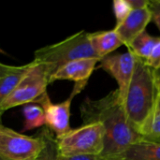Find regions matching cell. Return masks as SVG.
I'll use <instances>...</instances> for the list:
<instances>
[{
    "mask_svg": "<svg viewBox=\"0 0 160 160\" xmlns=\"http://www.w3.org/2000/svg\"><path fill=\"white\" fill-rule=\"evenodd\" d=\"M2 114H3V113L0 112V129H1L2 128H4V126H3V124H2Z\"/></svg>",
    "mask_w": 160,
    "mask_h": 160,
    "instance_id": "cb8c5ba5",
    "label": "cell"
},
{
    "mask_svg": "<svg viewBox=\"0 0 160 160\" xmlns=\"http://www.w3.org/2000/svg\"><path fill=\"white\" fill-rule=\"evenodd\" d=\"M136 56L128 51L125 53L108 55L100 60V68L108 72L118 83L120 98L124 101L128 85L133 76Z\"/></svg>",
    "mask_w": 160,
    "mask_h": 160,
    "instance_id": "ba28073f",
    "label": "cell"
},
{
    "mask_svg": "<svg viewBox=\"0 0 160 160\" xmlns=\"http://www.w3.org/2000/svg\"><path fill=\"white\" fill-rule=\"evenodd\" d=\"M85 85L86 83H75L70 96L60 103L52 102L47 92L35 102L42 107L45 113L46 128L54 134L56 139L64 136L71 129L69 125L71 103L75 96H77Z\"/></svg>",
    "mask_w": 160,
    "mask_h": 160,
    "instance_id": "52a82bcc",
    "label": "cell"
},
{
    "mask_svg": "<svg viewBox=\"0 0 160 160\" xmlns=\"http://www.w3.org/2000/svg\"><path fill=\"white\" fill-rule=\"evenodd\" d=\"M113 160H160V142L141 140Z\"/></svg>",
    "mask_w": 160,
    "mask_h": 160,
    "instance_id": "8fae6325",
    "label": "cell"
},
{
    "mask_svg": "<svg viewBox=\"0 0 160 160\" xmlns=\"http://www.w3.org/2000/svg\"><path fill=\"white\" fill-rule=\"evenodd\" d=\"M142 137L144 141L160 142V93L153 114Z\"/></svg>",
    "mask_w": 160,
    "mask_h": 160,
    "instance_id": "e0dca14e",
    "label": "cell"
},
{
    "mask_svg": "<svg viewBox=\"0 0 160 160\" xmlns=\"http://www.w3.org/2000/svg\"><path fill=\"white\" fill-rule=\"evenodd\" d=\"M160 93L157 71L136 57L132 79L124 98V109L131 127L142 136Z\"/></svg>",
    "mask_w": 160,
    "mask_h": 160,
    "instance_id": "7a4b0ae2",
    "label": "cell"
},
{
    "mask_svg": "<svg viewBox=\"0 0 160 160\" xmlns=\"http://www.w3.org/2000/svg\"><path fill=\"white\" fill-rule=\"evenodd\" d=\"M148 8L152 14V20L160 31V0H148Z\"/></svg>",
    "mask_w": 160,
    "mask_h": 160,
    "instance_id": "ffe728a7",
    "label": "cell"
},
{
    "mask_svg": "<svg viewBox=\"0 0 160 160\" xmlns=\"http://www.w3.org/2000/svg\"><path fill=\"white\" fill-rule=\"evenodd\" d=\"M22 113L24 117L22 131H29L46 126L45 113L41 106L37 103H30L23 106Z\"/></svg>",
    "mask_w": 160,
    "mask_h": 160,
    "instance_id": "9a60e30c",
    "label": "cell"
},
{
    "mask_svg": "<svg viewBox=\"0 0 160 160\" xmlns=\"http://www.w3.org/2000/svg\"><path fill=\"white\" fill-rule=\"evenodd\" d=\"M89 39L94 52L100 59L110 55L111 52L124 45L114 29L90 33Z\"/></svg>",
    "mask_w": 160,
    "mask_h": 160,
    "instance_id": "7c38bea8",
    "label": "cell"
},
{
    "mask_svg": "<svg viewBox=\"0 0 160 160\" xmlns=\"http://www.w3.org/2000/svg\"><path fill=\"white\" fill-rule=\"evenodd\" d=\"M112 8L116 18V25L122 23L132 11L128 0H114L112 3Z\"/></svg>",
    "mask_w": 160,
    "mask_h": 160,
    "instance_id": "ac0fdd59",
    "label": "cell"
},
{
    "mask_svg": "<svg viewBox=\"0 0 160 160\" xmlns=\"http://www.w3.org/2000/svg\"><path fill=\"white\" fill-rule=\"evenodd\" d=\"M50 83L51 73L48 68L44 64L33 60L29 70L2 103L0 112H4L18 106L35 103L47 92Z\"/></svg>",
    "mask_w": 160,
    "mask_h": 160,
    "instance_id": "5b68a950",
    "label": "cell"
},
{
    "mask_svg": "<svg viewBox=\"0 0 160 160\" xmlns=\"http://www.w3.org/2000/svg\"><path fill=\"white\" fill-rule=\"evenodd\" d=\"M16 67L17 66H9V65L0 63V79L5 77L7 74L10 73L11 71H13L16 68Z\"/></svg>",
    "mask_w": 160,
    "mask_h": 160,
    "instance_id": "7402d4cb",
    "label": "cell"
},
{
    "mask_svg": "<svg viewBox=\"0 0 160 160\" xmlns=\"http://www.w3.org/2000/svg\"><path fill=\"white\" fill-rule=\"evenodd\" d=\"M151 21L152 14L148 6L142 8L132 9L126 20L114 27V30L118 34L123 44L128 48L131 42L145 31L146 26Z\"/></svg>",
    "mask_w": 160,
    "mask_h": 160,
    "instance_id": "9c48e42d",
    "label": "cell"
},
{
    "mask_svg": "<svg viewBox=\"0 0 160 160\" xmlns=\"http://www.w3.org/2000/svg\"><path fill=\"white\" fill-rule=\"evenodd\" d=\"M98 62H100V59L98 58H83L71 61L55 71L51 78V83L61 80L73 81L75 83H87Z\"/></svg>",
    "mask_w": 160,
    "mask_h": 160,
    "instance_id": "30bf717a",
    "label": "cell"
},
{
    "mask_svg": "<svg viewBox=\"0 0 160 160\" xmlns=\"http://www.w3.org/2000/svg\"><path fill=\"white\" fill-rule=\"evenodd\" d=\"M132 9L142 8L148 6V0H128Z\"/></svg>",
    "mask_w": 160,
    "mask_h": 160,
    "instance_id": "603a6c76",
    "label": "cell"
},
{
    "mask_svg": "<svg viewBox=\"0 0 160 160\" xmlns=\"http://www.w3.org/2000/svg\"><path fill=\"white\" fill-rule=\"evenodd\" d=\"M56 140L60 157L98 156L104 151L105 130L98 122L83 124Z\"/></svg>",
    "mask_w": 160,
    "mask_h": 160,
    "instance_id": "277c9868",
    "label": "cell"
},
{
    "mask_svg": "<svg viewBox=\"0 0 160 160\" xmlns=\"http://www.w3.org/2000/svg\"><path fill=\"white\" fill-rule=\"evenodd\" d=\"M158 39L159 38L153 37L150 34H148L146 31H144L131 42V44L128 49L136 57L145 61L151 54Z\"/></svg>",
    "mask_w": 160,
    "mask_h": 160,
    "instance_id": "5bb4252c",
    "label": "cell"
},
{
    "mask_svg": "<svg viewBox=\"0 0 160 160\" xmlns=\"http://www.w3.org/2000/svg\"><path fill=\"white\" fill-rule=\"evenodd\" d=\"M58 160H113L110 159L106 157L101 155L98 156H76V157H69V158H63L59 156Z\"/></svg>",
    "mask_w": 160,
    "mask_h": 160,
    "instance_id": "44dd1931",
    "label": "cell"
},
{
    "mask_svg": "<svg viewBox=\"0 0 160 160\" xmlns=\"http://www.w3.org/2000/svg\"><path fill=\"white\" fill-rule=\"evenodd\" d=\"M43 146L41 133L27 136L6 127L0 129V157L4 160H35Z\"/></svg>",
    "mask_w": 160,
    "mask_h": 160,
    "instance_id": "8992f818",
    "label": "cell"
},
{
    "mask_svg": "<svg viewBox=\"0 0 160 160\" xmlns=\"http://www.w3.org/2000/svg\"><path fill=\"white\" fill-rule=\"evenodd\" d=\"M145 63L154 70L156 71L160 70V38L157 44L155 45L151 54L145 60Z\"/></svg>",
    "mask_w": 160,
    "mask_h": 160,
    "instance_id": "d6986e66",
    "label": "cell"
},
{
    "mask_svg": "<svg viewBox=\"0 0 160 160\" xmlns=\"http://www.w3.org/2000/svg\"><path fill=\"white\" fill-rule=\"evenodd\" d=\"M32 62L23 66H17L16 68L5 77L0 79V107L4 100L12 93L20 81L31 68ZM3 113V112H1Z\"/></svg>",
    "mask_w": 160,
    "mask_h": 160,
    "instance_id": "4fadbf2b",
    "label": "cell"
},
{
    "mask_svg": "<svg viewBox=\"0 0 160 160\" xmlns=\"http://www.w3.org/2000/svg\"><path fill=\"white\" fill-rule=\"evenodd\" d=\"M40 133L44 139V146L35 160H58L59 153L56 137L48 128H44Z\"/></svg>",
    "mask_w": 160,
    "mask_h": 160,
    "instance_id": "2e32d148",
    "label": "cell"
},
{
    "mask_svg": "<svg viewBox=\"0 0 160 160\" xmlns=\"http://www.w3.org/2000/svg\"><path fill=\"white\" fill-rule=\"evenodd\" d=\"M80 111L83 124L98 122L102 125L105 130L103 157L114 159L129 145L142 140L128 120L118 89L99 99L85 98Z\"/></svg>",
    "mask_w": 160,
    "mask_h": 160,
    "instance_id": "6da1fadb",
    "label": "cell"
},
{
    "mask_svg": "<svg viewBox=\"0 0 160 160\" xmlns=\"http://www.w3.org/2000/svg\"><path fill=\"white\" fill-rule=\"evenodd\" d=\"M0 160H4V159H3V158H2L0 157Z\"/></svg>",
    "mask_w": 160,
    "mask_h": 160,
    "instance_id": "484cf974",
    "label": "cell"
},
{
    "mask_svg": "<svg viewBox=\"0 0 160 160\" xmlns=\"http://www.w3.org/2000/svg\"><path fill=\"white\" fill-rule=\"evenodd\" d=\"M157 74H158V82H159V85H160V70L157 71Z\"/></svg>",
    "mask_w": 160,
    "mask_h": 160,
    "instance_id": "d4e9b609",
    "label": "cell"
},
{
    "mask_svg": "<svg viewBox=\"0 0 160 160\" xmlns=\"http://www.w3.org/2000/svg\"><path fill=\"white\" fill-rule=\"evenodd\" d=\"M89 36L90 33L82 30L60 42L42 47L35 52L34 61L44 64L52 78L55 71L71 61L83 58L100 59L91 46Z\"/></svg>",
    "mask_w": 160,
    "mask_h": 160,
    "instance_id": "3957f363",
    "label": "cell"
}]
</instances>
